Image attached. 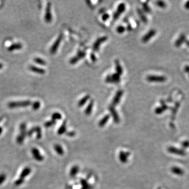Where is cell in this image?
I'll return each instance as SVG.
<instances>
[{"label":"cell","instance_id":"cell-28","mask_svg":"<svg viewBox=\"0 0 189 189\" xmlns=\"http://www.w3.org/2000/svg\"><path fill=\"white\" fill-rule=\"evenodd\" d=\"M138 13L141 19H142V22H144V23H147L148 22L147 19L146 18L144 13L142 12V11L140 9H138Z\"/></svg>","mask_w":189,"mask_h":189},{"label":"cell","instance_id":"cell-52","mask_svg":"<svg viewBox=\"0 0 189 189\" xmlns=\"http://www.w3.org/2000/svg\"><path fill=\"white\" fill-rule=\"evenodd\" d=\"M188 74H189V73H188Z\"/></svg>","mask_w":189,"mask_h":189},{"label":"cell","instance_id":"cell-22","mask_svg":"<svg viewBox=\"0 0 189 189\" xmlns=\"http://www.w3.org/2000/svg\"><path fill=\"white\" fill-rule=\"evenodd\" d=\"M66 122L64 121L61 125V127H59L58 130L57 131V134L59 135H62V134H64L66 132Z\"/></svg>","mask_w":189,"mask_h":189},{"label":"cell","instance_id":"cell-36","mask_svg":"<svg viewBox=\"0 0 189 189\" xmlns=\"http://www.w3.org/2000/svg\"><path fill=\"white\" fill-rule=\"evenodd\" d=\"M6 179V175L5 174H0V186L3 184Z\"/></svg>","mask_w":189,"mask_h":189},{"label":"cell","instance_id":"cell-25","mask_svg":"<svg viewBox=\"0 0 189 189\" xmlns=\"http://www.w3.org/2000/svg\"><path fill=\"white\" fill-rule=\"evenodd\" d=\"M110 118V116L109 114H107L104 117V118L101 120L99 122V126L100 127H102L106 125L108 121L109 120Z\"/></svg>","mask_w":189,"mask_h":189},{"label":"cell","instance_id":"cell-1","mask_svg":"<svg viewBox=\"0 0 189 189\" xmlns=\"http://www.w3.org/2000/svg\"><path fill=\"white\" fill-rule=\"evenodd\" d=\"M27 126L24 122H22L19 125V134L16 137V141L19 144H22L25 138L27 137Z\"/></svg>","mask_w":189,"mask_h":189},{"label":"cell","instance_id":"cell-24","mask_svg":"<svg viewBox=\"0 0 189 189\" xmlns=\"http://www.w3.org/2000/svg\"><path fill=\"white\" fill-rule=\"evenodd\" d=\"M115 63H116V70L117 73L118 74V75H122L123 74V69L120 64L118 60H116Z\"/></svg>","mask_w":189,"mask_h":189},{"label":"cell","instance_id":"cell-47","mask_svg":"<svg viewBox=\"0 0 189 189\" xmlns=\"http://www.w3.org/2000/svg\"><path fill=\"white\" fill-rule=\"evenodd\" d=\"M185 43H186V44H187V46L189 47V41H188V40H186Z\"/></svg>","mask_w":189,"mask_h":189},{"label":"cell","instance_id":"cell-48","mask_svg":"<svg viewBox=\"0 0 189 189\" xmlns=\"http://www.w3.org/2000/svg\"><path fill=\"white\" fill-rule=\"evenodd\" d=\"M2 132H3V128L0 126V135L2 134Z\"/></svg>","mask_w":189,"mask_h":189},{"label":"cell","instance_id":"cell-2","mask_svg":"<svg viewBox=\"0 0 189 189\" xmlns=\"http://www.w3.org/2000/svg\"><path fill=\"white\" fill-rule=\"evenodd\" d=\"M31 169L30 167H26L23 169L19 175V179H17L14 182V184L16 186H20L24 182V179L30 175L31 173Z\"/></svg>","mask_w":189,"mask_h":189},{"label":"cell","instance_id":"cell-5","mask_svg":"<svg viewBox=\"0 0 189 189\" xmlns=\"http://www.w3.org/2000/svg\"><path fill=\"white\" fill-rule=\"evenodd\" d=\"M51 3L48 2L46 7L45 10V16H44V19L46 22L47 23H50L52 21L53 17L52 12H51Z\"/></svg>","mask_w":189,"mask_h":189},{"label":"cell","instance_id":"cell-11","mask_svg":"<svg viewBox=\"0 0 189 189\" xmlns=\"http://www.w3.org/2000/svg\"><path fill=\"white\" fill-rule=\"evenodd\" d=\"M123 95V91L122 90H119L117 92L116 94L114 96V98L112 101V105L111 106H116L119 103L120 99L122 98V96Z\"/></svg>","mask_w":189,"mask_h":189},{"label":"cell","instance_id":"cell-39","mask_svg":"<svg viewBox=\"0 0 189 189\" xmlns=\"http://www.w3.org/2000/svg\"><path fill=\"white\" fill-rule=\"evenodd\" d=\"M181 146H182V147L184 148V149H187V148H189V141H183L181 143Z\"/></svg>","mask_w":189,"mask_h":189},{"label":"cell","instance_id":"cell-26","mask_svg":"<svg viewBox=\"0 0 189 189\" xmlns=\"http://www.w3.org/2000/svg\"><path fill=\"white\" fill-rule=\"evenodd\" d=\"M79 171V167L77 165L73 166L70 170V175L71 177H75Z\"/></svg>","mask_w":189,"mask_h":189},{"label":"cell","instance_id":"cell-27","mask_svg":"<svg viewBox=\"0 0 189 189\" xmlns=\"http://www.w3.org/2000/svg\"><path fill=\"white\" fill-rule=\"evenodd\" d=\"M125 10H126V5H125V3H120L119 5H118L117 12H118L120 14H122L125 11Z\"/></svg>","mask_w":189,"mask_h":189},{"label":"cell","instance_id":"cell-16","mask_svg":"<svg viewBox=\"0 0 189 189\" xmlns=\"http://www.w3.org/2000/svg\"><path fill=\"white\" fill-rule=\"evenodd\" d=\"M186 40H187V39H186V35L183 34H181V35H180V37H179V38H178V39L176 40L175 43H174L175 47H180L181 45H182V44L185 43Z\"/></svg>","mask_w":189,"mask_h":189},{"label":"cell","instance_id":"cell-46","mask_svg":"<svg viewBox=\"0 0 189 189\" xmlns=\"http://www.w3.org/2000/svg\"><path fill=\"white\" fill-rule=\"evenodd\" d=\"M184 7L187 10H189V1L186 2V4H184Z\"/></svg>","mask_w":189,"mask_h":189},{"label":"cell","instance_id":"cell-51","mask_svg":"<svg viewBox=\"0 0 189 189\" xmlns=\"http://www.w3.org/2000/svg\"><path fill=\"white\" fill-rule=\"evenodd\" d=\"M158 189H161V188H159Z\"/></svg>","mask_w":189,"mask_h":189},{"label":"cell","instance_id":"cell-31","mask_svg":"<svg viewBox=\"0 0 189 189\" xmlns=\"http://www.w3.org/2000/svg\"><path fill=\"white\" fill-rule=\"evenodd\" d=\"M62 119V115L59 113H54L52 115V119L56 121L57 120H61Z\"/></svg>","mask_w":189,"mask_h":189},{"label":"cell","instance_id":"cell-34","mask_svg":"<svg viewBox=\"0 0 189 189\" xmlns=\"http://www.w3.org/2000/svg\"><path fill=\"white\" fill-rule=\"evenodd\" d=\"M156 5H158V6L161 7V8H165L167 6V4L165 3V2L162 1H158L156 2Z\"/></svg>","mask_w":189,"mask_h":189},{"label":"cell","instance_id":"cell-32","mask_svg":"<svg viewBox=\"0 0 189 189\" xmlns=\"http://www.w3.org/2000/svg\"><path fill=\"white\" fill-rule=\"evenodd\" d=\"M32 109L34 110H37L41 107V102L39 101H36L33 102V104H32Z\"/></svg>","mask_w":189,"mask_h":189},{"label":"cell","instance_id":"cell-14","mask_svg":"<svg viewBox=\"0 0 189 189\" xmlns=\"http://www.w3.org/2000/svg\"><path fill=\"white\" fill-rule=\"evenodd\" d=\"M170 170L172 173L175 175L182 176L184 174V170L180 167H177V166L171 167Z\"/></svg>","mask_w":189,"mask_h":189},{"label":"cell","instance_id":"cell-4","mask_svg":"<svg viewBox=\"0 0 189 189\" xmlns=\"http://www.w3.org/2000/svg\"><path fill=\"white\" fill-rule=\"evenodd\" d=\"M34 133L37 134V139H40L42 138V130H41V127H39V126H35V127H32L31 129L28 130V132H27V136L31 137Z\"/></svg>","mask_w":189,"mask_h":189},{"label":"cell","instance_id":"cell-37","mask_svg":"<svg viewBox=\"0 0 189 189\" xmlns=\"http://www.w3.org/2000/svg\"><path fill=\"white\" fill-rule=\"evenodd\" d=\"M142 6L144 7V10L146 12L150 13L151 12V9L150 8L149 6L148 5L147 2H146L145 3H144L142 4Z\"/></svg>","mask_w":189,"mask_h":189},{"label":"cell","instance_id":"cell-3","mask_svg":"<svg viewBox=\"0 0 189 189\" xmlns=\"http://www.w3.org/2000/svg\"><path fill=\"white\" fill-rule=\"evenodd\" d=\"M32 102L30 101H12L8 103L7 106L10 108H15L26 107L30 106Z\"/></svg>","mask_w":189,"mask_h":189},{"label":"cell","instance_id":"cell-45","mask_svg":"<svg viewBox=\"0 0 189 189\" xmlns=\"http://www.w3.org/2000/svg\"><path fill=\"white\" fill-rule=\"evenodd\" d=\"M184 71H186V73H189V65H186L184 68Z\"/></svg>","mask_w":189,"mask_h":189},{"label":"cell","instance_id":"cell-43","mask_svg":"<svg viewBox=\"0 0 189 189\" xmlns=\"http://www.w3.org/2000/svg\"><path fill=\"white\" fill-rule=\"evenodd\" d=\"M120 14H119L118 12H115L114 14V15H113V18L114 19H118L119 17V16Z\"/></svg>","mask_w":189,"mask_h":189},{"label":"cell","instance_id":"cell-18","mask_svg":"<svg viewBox=\"0 0 189 189\" xmlns=\"http://www.w3.org/2000/svg\"><path fill=\"white\" fill-rule=\"evenodd\" d=\"M23 47V45L20 43H14L10 45L8 48L7 50L10 52H12L14 50H18L20 49Z\"/></svg>","mask_w":189,"mask_h":189},{"label":"cell","instance_id":"cell-33","mask_svg":"<svg viewBox=\"0 0 189 189\" xmlns=\"http://www.w3.org/2000/svg\"><path fill=\"white\" fill-rule=\"evenodd\" d=\"M112 78L114 79V82L116 83H118L120 82V75H118L117 73H114L111 75Z\"/></svg>","mask_w":189,"mask_h":189},{"label":"cell","instance_id":"cell-50","mask_svg":"<svg viewBox=\"0 0 189 189\" xmlns=\"http://www.w3.org/2000/svg\"><path fill=\"white\" fill-rule=\"evenodd\" d=\"M85 189V188H84V187H83V189Z\"/></svg>","mask_w":189,"mask_h":189},{"label":"cell","instance_id":"cell-44","mask_svg":"<svg viewBox=\"0 0 189 189\" xmlns=\"http://www.w3.org/2000/svg\"><path fill=\"white\" fill-rule=\"evenodd\" d=\"M75 135V133L74 131H71V132H68L67 133V135L70 136V137H73V136Z\"/></svg>","mask_w":189,"mask_h":189},{"label":"cell","instance_id":"cell-12","mask_svg":"<svg viewBox=\"0 0 189 189\" xmlns=\"http://www.w3.org/2000/svg\"><path fill=\"white\" fill-rule=\"evenodd\" d=\"M156 30H154V29L150 30L148 32L146 35L142 37V42L144 43H146L148 41H149L153 37H154V35H156Z\"/></svg>","mask_w":189,"mask_h":189},{"label":"cell","instance_id":"cell-9","mask_svg":"<svg viewBox=\"0 0 189 189\" xmlns=\"http://www.w3.org/2000/svg\"><path fill=\"white\" fill-rule=\"evenodd\" d=\"M62 34H61L60 35L57 37V39L54 42L52 46H51L50 49V52L52 54H55L57 52V49L59 47V45L61 44V41L62 40Z\"/></svg>","mask_w":189,"mask_h":189},{"label":"cell","instance_id":"cell-13","mask_svg":"<svg viewBox=\"0 0 189 189\" xmlns=\"http://www.w3.org/2000/svg\"><path fill=\"white\" fill-rule=\"evenodd\" d=\"M109 110L111 113V116H113V120L116 123H118L120 122L119 117L118 116V114L116 111L114 110V106H110L109 107Z\"/></svg>","mask_w":189,"mask_h":189},{"label":"cell","instance_id":"cell-8","mask_svg":"<svg viewBox=\"0 0 189 189\" xmlns=\"http://www.w3.org/2000/svg\"><path fill=\"white\" fill-rule=\"evenodd\" d=\"M31 153L33 158L37 161L42 162L44 159L43 156L40 153L39 150L36 148H33L32 149Z\"/></svg>","mask_w":189,"mask_h":189},{"label":"cell","instance_id":"cell-23","mask_svg":"<svg viewBox=\"0 0 189 189\" xmlns=\"http://www.w3.org/2000/svg\"><path fill=\"white\" fill-rule=\"evenodd\" d=\"M90 95H87L85 96V97H84L80 101H79L78 103V107H82L86 103L87 101H88L89 99H90Z\"/></svg>","mask_w":189,"mask_h":189},{"label":"cell","instance_id":"cell-49","mask_svg":"<svg viewBox=\"0 0 189 189\" xmlns=\"http://www.w3.org/2000/svg\"><path fill=\"white\" fill-rule=\"evenodd\" d=\"M3 64L0 62V70H1L2 68H3Z\"/></svg>","mask_w":189,"mask_h":189},{"label":"cell","instance_id":"cell-20","mask_svg":"<svg viewBox=\"0 0 189 189\" xmlns=\"http://www.w3.org/2000/svg\"><path fill=\"white\" fill-rule=\"evenodd\" d=\"M54 149L57 154L62 156L64 153V150L60 144H56L54 146Z\"/></svg>","mask_w":189,"mask_h":189},{"label":"cell","instance_id":"cell-40","mask_svg":"<svg viewBox=\"0 0 189 189\" xmlns=\"http://www.w3.org/2000/svg\"><path fill=\"white\" fill-rule=\"evenodd\" d=\"M125 31V28L124 26L120 25V26H118L117 28V32L118 33L121 34V33H123Z\"/></svg>","mask_w":189,"mask_h":189},{"label":"cell","instance_id":"cell-38","mask_svg":"<svg viewBox=\"0 0 189 189\" xmlns=\"http://www.w3.org/2000/svg\"><path fill=\"white\" fill-rule=\"evenodd\" d=\"M86 53L85 52H83V51H79L78 52V53H77V56L79 58V59H81L84 57H85L86 56Z\"/></svg>","mask_w":189,"mask_h":189},{"label":"cell","instance_id":"cell-15","mask_svg":"<svg viewBox=\"0 0 189 189\" xmlns=\"http://www.w3.org/2000/svg\"><path fill=\"white\" fill-rule=\"evenodd\" d=\"M129 155H130V153L128 152H125L123 151H120L119 156L120 161L122 162V163H126L128 161V158L129 156Z\"/></svg>","mask_w":189,"mask_h":189},{"label":"cell","instance_id":"cell-30","mask_svg":"<svg viewBox=\"0 0 189 189\" xmlns=\"http://www.w3.org/2000/svg\"><path fill=\"white\" fill-rule=\"evenodd\" d=\"M56 122V121L53 119L45 122L44 123V127L45 128H49V127H52L53 126L55 125Z\"/></svg>","mask_w":189,"mask_h":189},{"label":"cell","instance_id":"cell-6","mask_svg":"<svg viewBox=\"0 0 189 189\" xmlns=\"http://www.w3.org/2000/svg\"><path fill=\"white\" fill-rule=\"evenodd\" d=\"M167 150L168 152L171 154H175L179 156H185L186 155V151H184V150L179 149L172 146L169 147Z\"/></svg>","mask_w":189,"mask_h":189},{"label":"cell","instance_id":"cell-21","mask_svg":"<svg viewBox=\"0 0 189 189\" xmlns=\"http://www.w3.org/2000/svg\"><path fill=\"white\" fill-rule=\"evenodd\" d=\"M94 101L93 100H92L89 103L88 105L87 106L86 109L85 110V113L86 115H90L92 111V108L94 106Z\"/></svg>","mask_w":189,"mask_h":189},{"label":"cell","instance_id":"cell-10","mask_svg":"<svg viewBox=\"0 0 189 189\" xmlns=\"http://www.w3.org/2000/svg\"><path fill=\"white\" fill-rule=\"evenodd\" d=\"M108 37H101L98 38L93 45V47H92L93 50L94 51H98L99 49V47H100V45L101 44L103 43L104 42L106 41Z\"/></svg>","mask_w":189,"mask_h":189},{"label":"cell","instance_id":"cell-17","mask_svg":"<svg viewBox=\"0 0 189 189\" xmlns=\"http://www.w3.org/2000/svg\"><path fill=\"white\" fill-rule=\"evenodd\" d=\"M29 69L33 72L39 74H44L46 73L45 70L43 68L37 67V66H34V65H30L29 66Z\"/></svg>","mask_w":189,"mask_h":189},{"label":"cell","instance_id":"cell-19","mask_svg":"<svg viewBox=\"0 0 189 189\" xmlns=\"http://www.w3.org/2000/svg\"><path fill=\"white\" fill-rule=\"evenodd\" d=\"M168 106H167L166 105L162 104L161 107L157 108L155 110V113L157 114H161L164 111L168 110Z\"/></svg>","mask_w":189,"mask_h":189},{"label":"cell","instance_id":"cell-7","mask_svg":"<svg viewBox=\"0 0 189 189\" xmlns=\"http://www.w3.org/2000/svg\"><path fill=\"white\" fill-rule=\"evenodd\" d=\"M146 79L149 82H158L163 83L167 80V78L162 76H155V75H149L147 77Z\"/></svg>","mask_w":189,"mask_h":189},{"label":"cell","instance_id":"cell-35","mask_svg":"<svg viewBox=\"0 0 189 189\" xmlns=\"http://www.w3.org/2000/svg\"><path fill=\"white\" fill-rule=\"evenodd\" d=\"M79 60V58L77 56H76L73 57V58H71V59H70V63L71 65L75 64Z\"/></svg>","mask_w":189,"mask_h":189},{"label":"cell","instance_id":"cell-42","mask_svg":"<svg viewBox=\"0 0 189 189\" xmlns=\"http://www.w3.org/2000/svg\"><path fill=\"white\" fill-rule=\"evenodd\" d=\"M90 58H91V59H92V61L93 62H95L96 61H97L96 57L95 55L93 53H92L91 55H90Z\"/></svg>","mask_w":189,"mask_h":189},{"label":"cell","instance_id":"cell-41","mask_svg":"<svg viewBox=\"0 0 189 189\" xmlns=\"http://www.w3.org/2000/svg\"><path fill=\"white\" fill-rule=\"evenodd\" d=\"M110 15L108 13H105L103 15H102V19L104 21H106L109 18H110Z\"/></svg>","mask_w":189,"mask_h":189},{"label":"cell","instance_id":"cell-29","mask_svg":"<svg viewBox=\"0 0 189 189\" xmlns=\"http://www.w3.org/2000/svg\"><path fill=\"white\" fill-rule=\"evenodd\" d=\"M34 61L36 63L38 64L41 65H46V62L45 60H44L43 59H42L40 57H35L34 58Z\"/></svg>","mask_w":189,"mask_h":189}]
</instances>
